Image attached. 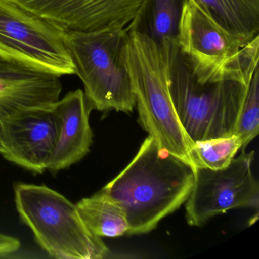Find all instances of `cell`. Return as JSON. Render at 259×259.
<instances>
[{
	"instance_id": "1",
	"label": "cell",
	"mask_w": 259,
	"mask_h": 259,
	"mask_svg": "<svg viewBox=\"0 0 259 259\" xmlns=\"http://www.w3.org/2000/svg\"><path fill=\"white\" fill-rule=\"evenodd\" d=\"M195 170L159 148L148 135L131 162L101 191L126 214V235L146 234L178 210L190 195Z\"/></svg>"
},
{
	"instance_id": "2",
	"label": "cell",
	"mask_w": 259,
	"mask_h": 259,
	"mask_svg": "<svg viewBox=\"0 0 259 259\" xmlns=\"http://www.w3.org/2000/svg\"><path fill=\"white\" fill-rule=\"evenodd\" d=\"M127 31L123 57L139 122L159 148L181 159L195 172L192 155L195 142L183 128L171 99L165 48L143 34Z\"/></svg>"
},
{
	"instance_id": "3",
	"label": "cell",
	"mask_w": 259,
	"mask_h": 259,
	"mask_svg": "<svg viewBox=\"0 0 259 259\" xmlns=\"http://www.w3.org/2000/svg\"><path fill=\"white\" fill-rule=\"evenodd\" d=\"M169 94L177 116L194 142L234 134L247 82L222 80L201 82L177 46L163 45Z\"/></svg>"
},
{
	"instance_id": "4",
	"label": "cell",
	"mask_w": 259,
	"mask_h": 259,
	"mask_svg": "<svg viewBox=\"0 0 259 259\" xmlns=\"http://www.w3.org/2000/svg\"><path fill=\"white\" fill-rule=\"evenodd\" d=\"M127 37L126 28L118 27L89 31H65V44L92 110L130 113L136 107L123 57Z\"/></svg>"
},
{
	"instance_id": "5",
	"label": "cell",
	"mask_w": 259,
	"mask_h": 259,
	"mask_svg": "<svg viewBox=\"0 0 259 259\" xmlns=\"http://www.w3.org/2000/svg\"><path fill=\"white\" fill-rule=\"evenodd\" d=\"M15 203L37 243L57 259H102L110 253L102 238L92 233L76 204L45 185L19 183Z\"/></svg>"
},
{
	"instance_id": "6",
	"label": "cell",
	"mask_w": 259,
	"mask_h": 259,
	"mask_svg": "<svg viewBox=\"0 0 259 259\" xmlns=\"http://www.w3.org/2000/svg\"><path fill=\"white\" fill-rule=\"evenodd\" d=\"M177 46L198 81L247 82L258 66L259 36L245 45L217 25L193 0H187Z\"/></svg>"
},
{
	"instance_id": "7",
	"label": "cell",
	"mask_w": 259,
	"mask_h": 259,
	"mask_svg": "<svg viewBox=\"0 0 259 259\" xmlns=\"http://www.w3.org/2000/svg\"><path fill=\"white\" fill-rule=\"evenodd\" d=\"M64 30L10 0H0V58L57 76L75 75Z\"/></svg>"
},
{
	"instance_id": "8",
	"label": "cell",
	"mask_w": 259,
	"mask_h": 259,
	"mask_svg": "<svg viewBox=\"0 0 259 259\" xmlns=\"http://www.w3.org/2000/svg\"><path fill=\"white\" fill-rule=\"evenodd\" d=\"M242 150L225 169L197 168L193 187L186 201L189 225L201 227L210 218L238 207L258 210V181L251 168L254 151Z\"/></svg>"
},
{
	"instance_id": "9",
	"label": "cell",
	"mask_w": 259,
	"mask_h": 259,
	"mask_svg": "<svg viewBox=\"0 0 259 259\" xmlns=\"http://www.w3.org/2000/svg\"><path fill=\"white\" fill-rule=\"evenodd\" d=\"M52 105L18 109L0 117V154L27 170L48 169L60 130Z\"/></svg>"
},
{
	"instance_id": "10",
	"label": "cell",
	"mask_w": 259,
	"mask_h": 259,
	"mask_svg": "<svg viewBox=\"0 0 259 259\" xmlns=\"http://www.w3.org/2000/svg\"><path fill=\"white\" fill-rule=\"evenodd\" d=\"M64 31L126 28L142 0H10Z\"/></svg>"
},
{
	"instance_id": "11",
	"label": "cell",
	"mask_w": 259,
	"mask_h": 259,
	"mask_svg": "<svg viewBox=\"0 0 259 259\" xmlns=\"http://www.w3.org/2000/svg\"><path fill=\"white\" fill-rule=\"evenodd\" d=\"M54 107L60 118V130L48 170L57 174L89 154L93 143V132L89 122L92 110L81 89L66 94Z\"/></svg>"
},
{
	"instance_id": "12",
	"label": "cell",
	"mask_w": 259,
	"mask_h": 259,
	"mask_svg": "<svg viewBox=\"0 0 259 259\" xmlns=\"http://www.w3.org/2000/svg\"><path fill=\"white\" fill-rule=\"evenodd\" d=\"M62 90L60 77L0 58V117L18 109L52 105Z\"/></svg>"
},
{
	"instance_id": "13",
	"label": "cell",
	"mask_w": 259,
	"mask_h": 259,
	"mask_svg": "<svg viewBox=\"0 0 259 259\" xmlns=\"http://www.w3.org/2000/svg\"><path fill=\"white\" fill-rule=\"evenodd\" d=\"M226 32L246 45L259 36V0H193Z\"/></svg>"
},
{
	"instance_id": "14",
	"label": "cell",
	"mask_w": 259,
	"mask_h": 259,
	"mask_svg": "<svg viewBox=\"0 0 259 259\" xmlns=\"http://www.w3.org/2000/svg\"><path fill=\"white\" fill-rule=\"evenodd\" d=\"M187 0H142L127 31L146 36L163 48L177 41L183 7Z\"/></svg>"
},
{
	"instance_id": "15",
	"label": "cell",
	"mask_w": 259,
	"mask_h": 259,
	"mask_svg": "<svg viewBox=\"0 0 259 259\" xmlns=\"http://www.w3.org/2000/svg\"><path fill=\"white\" fill-rule=\"evenodd\" d=\"M86 227L99 237H119L127 234L128 223L123 209L109 195L100 191L76 204Z\"/></svg>"
},
{
	"instance_id": "16",
	"label": "cell",
	"mask_w": 259,
	"mask_h": 259,
	"mask_svg": "<svg viewBox=\"0 0 259 259\" xmlns=\"http://www.w3.org/2000/svg\"><path fill=\"white\" fill-rule=\"evenodd\" d=\"M242 146V140L235 134L197 141L192 148V155L197 168L219 170L230 164Z\"/></svg>"
},
{
	"instance_id": "17",
	"label": "cell",
	"mask_w": 259,
	"mask_h": 259,
	"mask_svg": "<svg viewBox=\"0 0 259 259\" xmlns=\"http://www.w3.org/2000/svg\"><path fill=\"white\" fill-rule=\"evenodd\" d=\"M259 133V67L257 66L248 79L245 98L238 116L234 134L242 140V149Z\"/></svg>"
}]
</instances>
